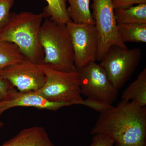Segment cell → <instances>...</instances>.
<instances>
[{
	"mask_svg": "<svg viewBox=\"0 0 146 146\" xmlns=\"http://www.w3.org/2000/svg\"><path fill=\"white\" fill-rule=\"evenodd\" d=\"M114 9L128 8L134 5L146 3V0H112Z\"/></svg>",
	"mask_w": 146,
	"mask_h": 146,
	"instance_id": "obj_21",
	"label": "cell"
},
{
	"mask_svg": "<svg viewBox=\"0 0 146 146\" xmlns=\"http://www.w3.org/2000/svg\"><path fill=\"white\" fill-rule=\"evenodd\" d=\"M47 5L42 13L44 19L58 23L67 24L72 21L67 10V0H45Z\"/></svg>",
	"mask_w": 146,
	"mask_h": 146,
	"instance_id": "obj_15",
	"label": "cell"
},
{
	"mask_svg": "<svg viewBox=\"0 0 146 146\" xmlns=\"http://www.w3.org/2000/svg\"><path fill=\"white\" fill-rule=\"evenodd\" d=\"M68 15L74 23L94 25L95 22L90 8V0H67Z\"/></svg>",
	"mask_w": 146,
	"mask_h": 146,
	"instance_id": "obj_14",
	"label": "cell"
},
{
	"mask_svg": "<svg viewBox=\"0 0 146 146\" xmlns=\"http://www.w3.org/2000/svg\"><path fill=\"white\" fill-rule=\"evenodd\" d=\"M45 76V82L36 91L48 101L69 105H82L84 101L77 72H63L43 64L38 65Z\"/></svg>",
	"mask_w": 146,
	"mask_h": 146,
	"instance_id": "obj_4",
	"label": "cell"
},
{
	"mask_svg": "<svg viewBox=\"0 0 146 146\" xmlns=\"http://www.w3.org/2000/svg\"><path fill=\"white\" fill-rule=\"evenodd\" d=\"M0 146H55L44 128L33 126L24 129Z\"/></svg>",
	"mask_w": 146,
	"mask_h": 146,
	"instance_id": "obj_11",
	"label": "cell"
},
{
	"mask_svg": "<svg viewBox=\"0 0 146 146\" xmlns=\"http://www.w3.org/2000/svg\"><path fill=\"white\" fill-rule=\"evenodd\" d=\"M91 133L109 136L114 146H146V107L121 100L100 113Z\"/></svg>",
	"mask_w": 146,
	"mask_h": 146,
	"instance_id": "obj_1",
	"label": "cell"
},
{
	"mask_svg": "<svg viewBox=\"0 0 146 146\" xmlns=\"http://www.w3.org/2000/svg\"><path fill=\"white\" fill-rule=\"evenodd\" d=\"M72 46L77 69L97 60L98 42L94 25L78 24L72 21L66 24Z\"/></svg>",
	"mask_w": 146,
	"mask_h": 146,
	"instance_id": "obj_8",
	"label": "cell"
},
{
	"mask_svg": "<svg viewBox=\"0 0 146 146\" xmlns=\"http://www.w3.org/2000/svg\"><path fill=\"white\" fill-rule=\"evenodd\" d=\"M0 78L5 79L21 92H36L45 82L44 74L38 65L25 58L5 68Z\"/></svg>",
	"mask_w": 146,
	"mask_h": 146,
	"instance_id": "obj_9",
	"label": "cell"
},
{
	"mask_svg": "<svg viewBox=\"0 0 146 146\" xmlns=\"http://www.w3.org/2000/svg\"><path fill=\"white\" fill-rule=\"evenodd\" d=\"M117 25L146 24V3L114 9Z\"/></svg>",
	"mask_w": 146,
	"mask_h": 146,
	"instance_id": "obj_13",
	"label": "cell"
},
{
	"mask_svg": "<svg viewBox=\"0 0 146 146\" xmlns=\"http://www.w3.org/2000/svg\"><path fill=\"white\" fill-rule=\"evenodd\" d=\"M3 125V123L1 121V120H0V129L1 128Z\"/></svg>",
	"mask_w": 146,
	"mask_h": 146,
	"instance_id": "obj_23",
	"label": "cell"
},
{
	"mask_svg": "<svg viewBox=\"0 0 146 146\" xmlns=\"http://www.w3.org/2000/svg\"><path fill=\"white\" fill-rule=\"evenodd\" d=\"M118 31L122 41L146 43V24L117 25Z\"/></svg>",
	"mask_w": 146,
	"mask_h": 146,
	"instance_id": "obj_16",
	"label": "cell"
},
{
	"mask_svg": "<svg viewBox=\"0 0 146 146\" xmlns=\"http://www.w3.org/2000/svg\"><path fill=\"white\" fill-rule=\"evenodd\" d=\"M44 18L42 12H11L8 22L0 31V40L13 43L25 58L37 65L42 64L44 54L39 34Z\"/></svg>",
	"mask_w": 146,
	"mask_h": 146,
	"instance_id": "obj_2",
	"label": "cell"
},
{
	"mask_svg": "<svg viewBox=\"0 0 146 146\" xmlns=\"http://www.w3.org/2000/svg\"><path fill=\"white\" fill-rule=\"evenodd\" d=\"M92 8L98 42L97 60L100 61L112 46H127L118 33L112 0H93Z\"/></svg>",
	"mask_w": 146,
	"mask_h": 146,
	"instance_id": "obj_6",
	"label": "cell"
},
{
	"mask_svg": "<svg viewBox=\"0 0 146 146\" xmlns=\"http://www.w3.org/2000/svg\"><path fill=\"white\" fill-rule=\"evenodd\" d=\"M82 94L112 104L117 98L119 90L110 81L100 64L92 62L77 69Z\"/></svg>",
	"mask_w": 146,
	"mask_h": 146,
	"instance_id": "obj_7",
	"label": "cell"
},
{
	"mask_svg": "<svg viewBox=\"0 0 146 146\" xmlns=\"http://www.w3.org/2000/svg\"><path fill=\"white\" fill-rule=\"evenodd\" d=\"M13 87L7 80L0 78V102L5 98Z\"/></svg>",
	"mask_w": 146,
	"mask_h": 146,
	"instance_id": "obj_22",
	"label": "cell"
},
{
	"mask_svg": "<svg viewBox=\"0 0 146 146\" xmlns=\"http://www.w3.org/2000/svg\"><path fill=\"white\" fill-rule=\"evenodd\" d=\"M39 40L44 54L43 65L61 72L77 71L66 24L45 19L39 32Z\"/></svg>",
	"mask_w": 146,
	"mask_h": 146,
	"instance_id": "obj_3",
	"label": "cell"
},
{
	"mask_svg": "<svg viewBox=\"0 0 146 146\" xmlns=\"http://www.w3.org/2000/svg\"><path fill=\"white\" fill-rule=\"evenodd\" d=\"M25 58L16 45L0 40V74L8 66Z\"/></svg>",
	"mask_w": 146,
	"mask_h": 146,
	"instance_id": "obj_17",
	"label": "cell"
},
{
	"mask_svg": "<svg viewBox=\"0 0 146 146\" xmlns=\"http://www.w3.org/2000/svg\"><path fill=\"white\" fill-rule=\"evenodd\" d=\"M69 106L61 103L48 101L34 91L21 92L13 87L6 96L0 102V117L6 110L18 107H33L40 110L56 111Z\"/></svg>",
	"mask_w": 146,
	"mask_h": 146,
	"instance_id": "obj_10",
	"label": "cell"
},
{
	"mask_svg": "<svg viewBox=\"0 0 146 146\" xmlns=\"http://www.w3.org/2000/svg\"><path fill=\"white\" fill-rule=\"evenodd\" d=\"M121 100L134 102L141 107H146V68L138 75L136 79L123 92Z\"/></svg>",
	"mask_w": 146,
	"mask_h": 146,
	"instance_id": "obj_12",
	"label": "cell"
},
{
	"mask_svg": "<svg viewBox=\"0 0 146 146\" xmlns=\"http://www.w3.org/2000/svg\"><path fill=\"white\" fill-rule=\"evenodd\" d=\"M142 56V51L138 48L113 46L100 61V64L113 86L119 91L137 69Z\"/></svg>",
	"mask_w": 146,
	"mask_h": 146,
	"instance_id": "obj_5",
	"label": "cell"
},
{
	"mask_svg": "<svg viewBox=\"0 0 146 146\" xmlns=\"http://www.w3.org/2000/svg\"><path fill=\"white\" fill-rule=\"evenodd\" d=\"M114 141L109 136L97 134L94 135L90 146H114Z\"/></svg>",
	"mask_w": 146,
	"mask_h": 146,
	"instance_id": "obj_20",
	"label": "cell"
},
{
	"mask_svg": "<svg viewBox=\"0 0 146 146\" xmlns=\"http://www.w3.org/2000/svg\"><path fill=\"white\" fill-rule=\"evenodd\" d=\"M82 105L90 108L100 113L104 112L113 107L112 104H110L106 102L94 99L91 98H87L84 100Z\"/></svg>",
	"mask_w": 146,
	"mask_h": 146,
	"instance_id": "obj_19",
	"label": "cell"
},
{
	"mask_svg": "<svg viewBox=\"0 0 146 146\" xmlns=\"http://www.w3.org/2000/svg\"><path fill=\"white\" fill-rule=\"evenodd\" d=\"M14 3V0H0V31L8 22Z\"/></svg>",
	"mask_w": 146,
	"mask_h": 146,
	"instance_id": "obj_18",
	"label": "cell"
}]
</instances>
